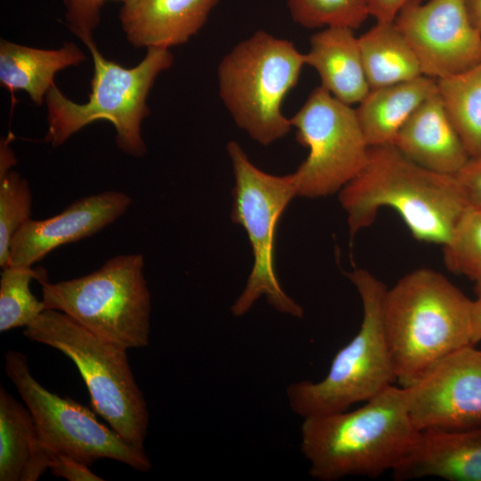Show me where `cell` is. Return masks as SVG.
I'll list each match as a JSON object with an SVG mask.
<instances>
[{
	"label": "cell",
	"instance_id": "obj_14",
	"mask_svg": "<svg viewBox=\"0 0 481 481\" xmlns=\"http://www.w3.org/2000/svg\"><path fill=\"white\" fill-rule=\"evenodd\" d=\"M131 203L127 194L106 191L81 198L53 217L29 218L12 239L7 266H32L56 248L89 237L112 224Z\"/></svg>",
	"mask_w": 481,
	"mask_h": 481
},
{
	"label": "cell",
	"instance_id": "obj_9",
	"mask_svg": "<svg viewBox=\"0 0 481 481\" xmlns=\"http://www.w3.org/2000/svg\"><path fill=\"white\" fill-rule=\"evenodd\" d=\"M226 151L234 175L231 219L246 231L254 257L245 287L231 307L232 314L244 315L265 297L278 312L302 318L303 308L281 288L274 265L276 227L289 203L298 197L296 177L293 173L275 175L261 170L235 141L227 143Z\"/></svg>",
	"mask_w": 481,
	"mask_h": 481
},
{
	"label": "cell",
	"instance_id": "obj_15",
	"mask_svg": "<svg viewBox=\"0 0 481 481\" xmlns=\"http://www.w3.org/2000/svg\"><path fill=\"white\" fill-rule=\"evenodd\" d=\"M219 0H126L119 20L135 48L169 49L184 44L205 25Z\"/></svg>",
	"mask_w": 481,
	"mask_h": 481
},
{
	"label": "cell",
	"instance_id": "obj_25",
	"mask_svg": "<svg viewBox=\"0 0 481 481\" xmlns=\"http://www.w3.org/2000/svg\"><path fill=\"white\" fill-rule=\"evenodd\" d=\"M442 247L450 272L473 281L481 275V206L468 205Z\"/></svg>",
	"mask_w": 481,
	"mask_h": 481
},
{
	"label": "cell",
	"instance_id": "obj_34",
	"mask_svg": "<svg viewBox=\"0 0 481 481\" xmlns=\"http://www.w3.org/2000/svg\"><path fill=\"white\" fill-rule=\"evenodd\" d=\"M465 5L472 24L481 33V0H465Z\"/></svg>",
	"mask_w": 481,
	"mask_h": 481
},
{
	"label": "cell",
	"instance_id": "obj_33",
	"mask_svg": "<svg viewBox=\"0 0 481 481\" xmlns=\"http://www.w3.org/2000/svg\"><path fill=\"white\" fill-rule=\"evenodd\" d=\"M10 136L1 141L0 145V176L11 170L17 163V159L10 146Z\"/></svg>",
	"mask_w": 481,
	"mask_h": 481
},
{
	"label": "cell",
	"instance_id": "obj_8",
	"mask_svg": "<svg viewBox=\"0 0 481 481\" xmlns=\"http://www.w3.org/2000/svg\"><path fill=\"white\" fill-rule=\"evenodd\" d=\"M142 254L118 255L93 273L51 283L39 281L46 309L126 350L148 346L151 295Z\"/></svg>",
	"mask_w": 481,
	"mask_h": 481
},
{
	"label": "cell",
	"instance_id": "obj_28",
	"mask_svg": "<svg viewBox=\"0 0 481 481\" xmlns=\"http://www.w3.org/2000/svg\"><path fill=\"white\" fill-rule=\"evenodd\" d=\"M109 1L126 0H64L65 23L83 43L94 38L93 32L99 25L101 9Z\"/></svg>",
	"mask_w": 481,
	"mask_h": 481
},
{
	"label": "cell",
	"instance_id": "obj_10",
	"mask_svg": "<svg viewBox=\"0 0 481 481\" xmlns=\"http://www.w3.org/2000/svg\"><path fill=\"white\" fill-rule=\"evenodd\" d=\"M4 366L51 452L89 467L98 460L109 459L137 471L151 470L152 464L143 449L127 443L113 428L101 423L89 408L44 387L32 375L24 354L6 351Z\"/></svg>",
	"mask_w": 481,
	"mask_h": 481
},
{
	"label": "cell",
	"instance_id": "obj_3",
	"mask_svg": "<svg viewBox=\"0 0 481 481\" xmlns=\"http://www.w3.org/2000/svg\"><path fill=\"white\" fill-rule=\"evenodd\" d=\"M471 306L459 288L430 268L413 270L387 289L382 323L400 387L412 386L446 355L471 345Z\"/></svg>",
	"mask_w": 481,
	"mask_h": 481
},
{
	"label": "cell",
	"instance_id": "obj_13",
	"mask_svg": "<svg viewBox=\"0 0 481 481\" xmlns=\"http://www.w3.org/2000/svg\"><path fill=\"white\" fill-rule=\"evenodd\" d=\"M412 47L424 76L440 79L481 63V33L465 0H428L406 5L394 20Z\"/></svg>",
	"mask_w": 481,
	"mask_h": 481
},
{
	"label": "cell",
	"instance_id": "obj_22",
	"mask_svg": "<svg viewBox=\"0 0 481 481\" xmlns=\"http://www.w3.org/2000/svg\"><path fill=\"white\" fill-rule=\"evenodd\" d=\"M358 40L371 89L423 75L412 47L394 21H376Z\"/></svg>",
	"mask_w": 481,
	"mask_h": 481
},
{
	"label": "cell",
	"instance_id": "obj_31",
	"mask_svg": "<svg viewBox=\"0 0 481 481\" xmlns=\"http://www.w3.org/2000/svg\"><path fill=\"white\" fill-rule=\"evenodd\" d=\"M423 0H368L369 15L376 21H394L406 5Z\"/></svg>",
	"mask_w": 481,
	"mask_h": 481
},
{
	"label": "cell",
	"instance_id": "obj_7",
	"mask_svg": "<svg viewBox=\"0 0 481 481\" xmlns=\"http://www.w3.org/2000/svg\"><path fill=\"white\" fill-rule=\"evenodd\" d=\"M346 275L362 301L360 330L338 350L322 379L287 387L289 407L303 419L346 411L396 381L382 323V300L387 288L366 269L356 268Z\"/></svg>",
	"mask_w": 481,
	"mask_h": 481
},
{
	"label": "cell",
	"instance_id": "obj_23",
	"mask_svg": "<svg viewBox=\"0 0 481 481\" xmlns=\"http://www.w3.org/2000/svg\"><path fill=\"white\" fill-rule=\"evenodd\" d=\"M445 111L469 158L481 157V63L436 79Z\"/></svg>",
	"mask_w": 481,
	"mask_h": 481
},
{
	"label": "cell",
	"instance_id": "obj_27",
	"mask_svg": "<svg viewBox=\"0 0 481 481\" xmlns=\"http://www.w3.org/2000/svg\"><path fill=\"white\" fill-rule=\"evenodd\" d=\"M32 195L28 181L10 170L0 176V265L9 264L12 239L30 218Z\"/></svg>",
	"mask_w": 481,
	"mask_h": 481
},
{
	"label": "cell",
	"instance_id": "obj_11",
	"mask_svg": "<svg viewBox=\"0 0 481 481\" xmlns=\"http://www.w3.org/2000/svg\"><path fill=\"white\" fill-rule=\"evenodd\" d=\"M290 123L297 141L309 151L293 173L298 197L316 199L339 192L366 165L370 145L355 109L322 86L310 93Z\"/></svg>",
	"mask_w": 481,
	"mask_h": 481
},
{
	"label": "cell",
	"instance_id": "obj_24",
	"mask_svg": "<svg viewBox=\"0 0 481 481\" xmlns=\"http://www.w3.org/2000/svg\"><path fill=\"white\" fill-rule=\"evenodd\" d=\"M47 279L45 269L32 266H6L0 279V331L29 326L44 310L43 300L30 291L29 283Z\"/></svg>",
	"mask_w": 481,
	"mask_h": 481
},
{
	"label": "cell",
	"instance_id": "obj_16",
	"mask_svg": "<svg viewBox=\"0 0 481 481\" xmlns=\"http://www.w3.org/2000/svg\"><path fill=\"white\" fill-rule=\"evenodd\" d=\"M396 481L436 477L451 481H481V428L418 435L394 469Z\"/></svg>",
	"mask_w": 481,
	"mask_h": 481
},
{
	"label": "cell",
	"instance_id": "obj_18",
	"mask_svg": "<svg viewBox=\"0 0 481 481\" xmlns=\"http://www.w3.org/2000/svg\"><path fill=\"white\" fill-rule=\"evenodd\" d=\"M305 61L318 74L320 86L346 104H358L371 89L352 29L327 27L314 33Z\"/></svg>",
	"mask_w": 481,
	"mask_h": 481
},
{
	"label": "cell",
	"instance_id": "obj_17",
	"mask_svg": "<svg viewBox=\"0 0 481 481\" xmlns=\"http://www.w3.org/2000/svg\"><path fill=\"white\" fill-rule=\"evenodd\" d=\"M393 144L414 163L440 174L455 175L469 159L437 92L411 115Z\"/></svg>",
	"mask_w": 481,
	"mask_h": 481
},
{
	"label": "cell",
	"instance_id": "obj_21",
	"mask_svg": "<svg viewBox=\"0 0 481 481\" xmlns=\"http://www.w3.org/2000/svg\"><path fill=\"white\" fill-rule=\"evenodd\" d=\"M436 92V79L424 75L370 89L355 109L368 144L393 143L401 126L425 100Z\"/></svg>",
	"mask_w": 481,
	"mask_h": 481
},
{
	"label": "cell",
	"instance_id": "obj_30",
	"mask_svg": "<svg viewBox=\"0 0 481 481\" xmlns=\"http://www.w3.org/2000/svg\"><path fill=\"white\" fill-rule=\"evenodd\" d=\"M455 175L469 202L481 206V157L469 158Z\"/></svg>",
	"mask_w": 481,
	"mask_h": 481
},
{
	"label": "cell",
	"instance_id": "obj_5",
	"mask_svg": "<svg viewBox=\"0 0 481 481\" xmlns=\"http://www.w3.org/2000/svg\"><path fill=\"white\" fill-rule=\"evenodd\" d=\"M305 53L287 39L258 30L235 45L220 61V99L238 127L263 146L290 132L283 115L285 96L298 84Z\"/></svg>",
	"mask_w": 481,
	"mask_h": 481
},
{
	"label": "cell",
	"instance_id": "obj_29",
	"mask_svg": "<svg viewBox=\"0 0 481 481\" xmlns=\"http://www.w3.org/2000/svg\"><path fill=\"white\" fill-rule=\"evenodd\" d=\"M48 469L55 477H62L68 481L104 480V478L94 474L89 466L71 457L58 454L51 451Z\"/></svg>",
	"mask_w": 481,
	"mask_h": 481
},
{
	"label": "cell",
	"instance_id": "obj_32",
	"mask_svg": "<svg viewBox=\"0 0 481 481\" xmlns=\"http://www.w3.org/2000/svg\"><path fill=\"white\" fill-rule=\"evenodd\" d=\"M471 345L481 341V297L472 300L471 306Z\"/></svg>",
	"mask_w": 481,
	"mask_h": 481
},
{
	"label": "cell",
	"instance_id": "obj_4",
	"mask_svg": "<svg viewBox=\"0 0 481 481\" xmlns=\"http://www.w3.org/2000/svg\"><path fill=\"white\" fill-rule=\"evenodd\" d=\"M84 44L94 62L89 100L82 104L74 102L53 85L45 95V141L58 147L81 128L102 119L114 126L117 145L124 153L143 156L147 149L141 125L150 114L148 94L159 74L172 66V53L167 48L150 47L138 65L125 68L102 56L94 38Z\"/></svg>",
	"mask_w": 481,
	"mask_h": 481
},
{
	"label": "cell",
	"instance_id": "obj_6",
	"mask_svg": "<svg viewBox=\"0 0 481 481\" xmlns=\"http://www.w3.org/2000/svg\"><path fill=\"white\" fill-rule=\"evenodd\" d=\"M23 335L69 357L87 387L94 412L127 443L144 450L149 412L126 349L99 338L54 309L44 310L25 327Z\"/></svg>",
	"mask_w": 481,
	"mask_h": 481
},
{
	"label": "cell",
	"instance_id": "obj_35",
	"mask_svg": "<svg viewBox=\"0 0 481 481\" xmlns=\"http://www.w3.org/2000/svg\"><path fill=\"white\" fill-rule=\"evenodd\" d=\"M475 292L477 297H481V275L475 281Z\"/></svg>",
	"mask_w": 481,
	"mask_h": 481
},
{
	"label": "cell",
	"instance_id": "obj_1",
	"mask_svg": "<svg viewBox=\"0 0 481 481\" xmlns=\"http://www.w3.org/2000/svg\"><path fill=\"white\" fill-rule=\"evenodd\" d=\"M351 241L382 208L399 214L414 239L444 245L469 204L456 175L428 170L393 143L370 146L362 171L338 192Z\"/></svg>",
	"mask_w": 481,
	"mask_h": 481
},
{
	"label": "cell",
	"instance_id": "obj_12",
	"mask_svg": "<svg viewBox=\"0 0 481 481\" xmlns=\"http://www.w3.org/2000/svg\"><path fill=\"white\" fill-rule=\"evenodd\" d=\"M403 388L418 431L481 428V350L472 345L446 355L414 384Z\"/></svg>",
	"mask_w": 481,
	"mask_h": 481
},
{
	"label": "cell",
	"instance_id": "obj_26",
	"mask_svg": "<svg viewBox=\"0 0 481 481\" xmlns=\"http://www.w3.org/2000/svg\"><path fill=\"white\" fill-rule=\"evenodd\" d=\"M291 19L306 29H356L369 15L368 0H287Z\"/></svg>",
	"mask_w": 481,
	"mask_h": 481
},
{
	"label": "cell",
	"instance_id": "obj_19",
	"mask_svg": "<svg viewBox=\"0 0 481 481\" xmlns=\"http://www.w3.org/2000/svg\"><path fill=\"white\" fill-rule=\"evenodd\" d=\"M49 460L31 412L1 386L0 481H36Z\"/></svg>",
	"mask_w": 481,
	"mask_h": 481
},
{
	"label": "cell",
	"instance_id": "obj_2",
	"mask_svg": "<svg viewBox=\"0 0 481 481\" xmlns=\"http://www.w3.org/2000/svg\"><path fill=\"white\" fill-rule=\"evenodd\" d=\"M418 432L404 388L390 385L356 410L304 418L300 451L317 480L377 478L402 461Z\"/></svg>",
	"mask_w": 481,
	"mask_h": 481
},
{
	"label": "cell",
	"instance_id": "obj_20",
	"mask_svg": "<svg viewBox=\"0 0 481 481\" xmlns=\"http://www.w3.org/2000/svg\"><path fill=\"white\" fill-rule=\"evenodd\" d=\"M86 59L73 43H65L59 49L45 50L0 41V83L9 90L24 91L37 105L54 85L55 74L70 66H77Z\"/></svg>",
	"mask_w": 481,
	"mask_h": 481
}]
</instances>
